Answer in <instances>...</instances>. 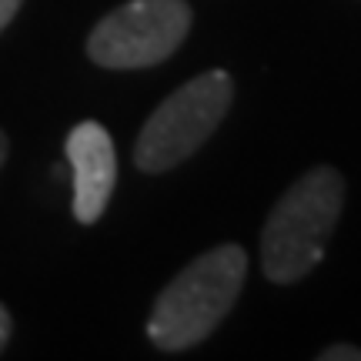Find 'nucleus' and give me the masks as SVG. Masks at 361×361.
I'll list each match as a JSON object with an SVG mask.
<instances>
[{"mask_svg": "<svg viewBox=\"0 0 361 361\" xmlns=\"http://www.w3.org/2000/svg\"><path fill=\"white\" fill-rule=\"evenodd\" d=\"M345 207V178L328 164L311 168L271 207L261 228V268L274 284H295L318 268Z\"/></svg>", "mask_w": 361, "mask_h": 361, "instance_id": "f257e3e1", "label": "nucleus"}, {"mask_svg": "<svg viewBox=\"0 0 361 361\" xmlns=\"http://www.w3.org/2000/svg\"><path fill=\"white\" fill-rule=\"evenodd\" d=\"M247 255L241 245H218L180 268L161 291L147 318V338L161 351L201 345L228 314L245 288Z\"/></svg>", "mask_w": 361, "mask_h": 361, "instance_id": "f03ea898", "label": "nucleus"}, {"mask_svg": "<svg viewBox=\"0 0 361 361\" xmlns=\"http://www.w3.org/2000/svg\"><path fill=\"white\" fill-rule=\"evenodd\" d=\"M234 101V78L228 71H207L191 78L171 97L154 107V114L144 121L134 164L144 174H164L178 168L207 144V137L221 128L224 114Z\"/></svg>", "mask_w": 361, "mask_h": 361, "instance_id": "7ed1b4c3", "label": "nucleus"}, {"mask_svg": "<svg viewBox=\"0 0 361 361\" xmlns=\"http://www.w3.org/2000/svg\"><path fill=\"white\" fill-rule=\"evenodd\" d=\"M191 30L184 0H128L90 30L87 57L107 71H144L164 64Z\"/></svg>", "mask_w": 361, "mask_h": 361, "instance_id": "20e7f679", "label": "nucleus"}, {"mask_svg": "<svg viewBox=\"0 0 361 361\" xmlns=\"http://www.w3.org/2000/svg\"><path fill=\"white\" fill-rule=\"evenodd\" d=\"M64 154L74 174V218L94 224L111 204L117 184V151L104 124L84 121L67 134Z\"/></svg>", "mask_w": 361, "mask_h": 361, "instance_id": "39448f33", "label": "nucleus"}, {"mask_svg": "<svg viewBox=\"0 0 361 361\" xmlns=\"http://www.w3.org/2000/svg\"><path fill=\"white\" fill-rule=\"evenodd\" d=\"M318 358L322 361H361V348H355V345H331Z\"/></svg>", "mask_w": 361, "mask_h": 361, "instance_id": "423d86ee", "label": "nucleus"}, {"mask_svg": "<svg viewBox=\"0 0 361 361\" xmlns=\"http://www.w3.org/2000/svg\"><path fill=\"white\" fill-rule=\"evenodd\" d=\"M20 4H24V0H0V34L11 27V20L17 17V11H20Z\"/></svg>", "mask_w": 361, "mask_h": 361, "instance_id": "0eeeda50", "label": "nucleus"}, {"mask_svg": "<svg viewBox=\"0 0 361 361\" xmlns=\"http://www.w3.org/2000/svg\"><path fill=\"white\" fill-rule=\"evenodd\" d=\"M11 328H13V322H11V311L0 305V351L7 348V341H11Z\"/></svg>", "mask_w": 361, "mask_h": 361, "instance_id": "6e6552de", "label": "nucleus"}, {"mask_svg": "<svg viewBox=\"0 0 361 361\" xmlns=\"http://www.w3.org/2000/svg\"><path fill=\"white\" fill-rule=\"evenodd\" d=\"M7 151H11V144H7V134L0 130V168H4V161H7Z\"/></svg>", "mask_w": 361, "mask_h": 361, "instance_id": "1a4fd4ad", "label": "nucleus"}]
</instances>
